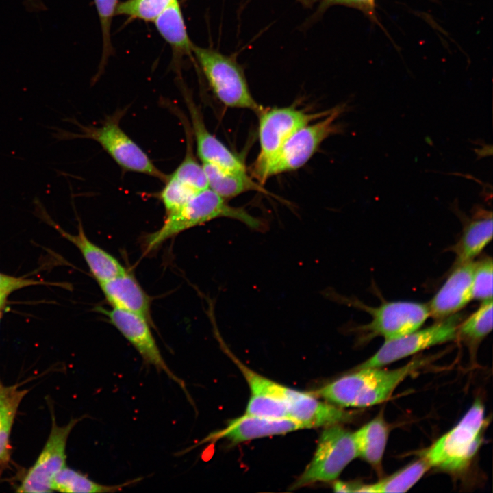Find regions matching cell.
Returning <instances> with one entry per match:
<instances>
[{"mask_svg": "<svg viewBox=\"0 0 493 493\" xmlns=\"http://www.w3.org/2000/svg\"><path fill=\"white\" fill-rule=\"evenodd\" d=\"M425 362L422 358H416L395 369L357 368L355 372L344 375L312 394L339 407L361 408L373 406L388 400L400 383Z\"/></svg>", "mask_w": 493, "mask_h": 493, "instance_id": "cell-1", "label": "cell"}, {"mask_svg": "<svg viewBox=\"0 0 493 493\" xmlns=\"http://www.w3.org/2000/svg\"><path fill=\"white\" fill-rule=\"evenodd\" d=\"M220 218L236 220L253 230L265 227L262 219L244 208L230 205L226 199L207 188L196 193L178 210L166 214L160 229L144 237L145 251L149 253L186 230Z\"/></svg>", "mask_w": 493, "mask_h": 493, "instance_id": "cell-2", "label": "cell"}, {"mask_svg": "<svg viewBox=\"0 0 493 493\" xmlns=\"http://www.w3.org/2000/svg\"><path fill=\"white\" fill-rule=\"evenodd\" d=\"M484 424V407L476 400L461 420L437 440L422 457L431 467L454 473L464 470L481 444Z\"/></svg>", "mask_w": 493, "mask_h": 493, "instance_id": "cell-3", "label": "cell"}, {"mask_svg": "<svg viewBox=\"0 0 493 493\" xmlns=\"http://www.w3.org/2000/svg\"><path fill=\"white\" fill-rule=\"evenodd\" d=\"M77 125L82 134L71 133L56 127L51 129L58 141L85 138L97 141L123 169L145 174L165 181L168 175L152 162L145 152L130 138L118 125L115 118H110L101 127L84 126L77 121L66 119Z\"/></svg>", "mask_w": 493, "mask_h": 493, "instance_id": "cell-4", "label": "cell"}, {"mask_svg": "<svg viewBox=\"0 0 493 493\" xmlns=\"http://www.w3.org/2000/svg\"><path fill=\"white\" fill-rule=\"evenodd\" d=\"M192 52L214 94L223 105L257 114L264 108L252 96L244 71L235 59L194 44Z\"/></svg>", "mask_w": 493, "mask_h": 493, "instance_id": "cell-5", "label": "cell"}, {"mask_svg": "<svg viewBox=\"0 0 493 493\" xmlns=\"http://www.w3.org/2000/svg\"><path fill=\"white\" fill-rule=\"evenodd\" d=\"M332 109L307 112L296 108H263L259 116L260 152L252 168V177L259 180L270 161L297 130L327 115Z\"/></svg>", "mask_w": 493, "mask_h": 493, "instance_id": "cell-6", "label": "cell"}, {"mask_svg": "<svg viewBox=\"0 0 493 493\" xmlns=\"http://www.w3.org/2000/svg\"><path fill=\"white\" fill-rule=\"evenodd\" d=\"M344 110L343 105L336 106L325 116L297 130L266 166L259 183L263 184L273 176L303 166L326 138L340 131L336 121Z\"/></svg>", "mask_w": 493, "mask_h": 493, "instance_id": "cell-7", "label": "cell"}, {"mask_svg": "<svg viewBox=\"0 0 493 493\" xmlns=\"http://www.w3.org/2000/svg\"><path fill=\"white\" fill-rule=\"evenodd\" d=\"M357 457L353 433L333 425L319 437L314 456L292 488H302L316 482L333 481L345 467Z\"/></svg>", "mask_w": 493, "mask_h": 493, "instance_id": "cell-8", "label": "cell"}, {"mask_svg": "<svg viewBox=\"0 0 493 493\" xmlns=\"http://www.w3.org/2000/svg\"><path fill=\"white\" fill-rule=\"evenodd\" d=\"M357 306L371 316L368 323L357 327L364 340L377 336L385 340L401 337L420 329L430 316L427 304L413 301H388L376 307Z\"/></svg>", "mask_w": 493, "mask_h": 493, "instance_id": "cell-9", "label": "cell"}, {"mask_svg": "<svg viewBox=\"0 0 493 493\" xmlns=\"http://www.w3.org/2000/svg\"><path fill=\"white\" fill-rule=\"evenodd\" d=\"M459 318L455 314L424 329L385 340L382 346L357 368L383 367L431 346L457 338Z\"/></svg>", "mask_w": 493, "mask_h": 493, "instance_id": "cell-10", "label": "cell"}, {"mask_svg": "<svg viewBox=\"0 0 493 493\" xmlns=\"http://www.w3.org/2000/svg\"><path fill=\"white\" fill-rule=\"evenodd\" d=\"M81 418L72 419L58 426L52 415L49 438L33 466L24 475L16 492L44 493L53 492L52 481L56 474L66 466V448L68 435Z\"/></svg>", "mask_w": 493, "mask_h": 493, "instance_id": "cell-11", "label": "cell"}, {"mask_svg": "<svg viewBox=\"0 0 493 493\" xmlns=\"http://www.w3.org/2000/svg\"><path fill=\"white\" fill-rule=\"evenodd\" d=\"M110 323L131 344L144 362L164 372L188 394L184 382L170 369L164 359L149 327V322L138 314L112 307L110 309L98 307Z\"/></svg>", "mask_w": 493, "mask_h": 493, "instance_id": "cell-12", "label": "cell"}, {"mask_svg": "<svg viewBox=\"0 0 493 493\" xmlns=\"http://www.w3.org/2000/svg\"><path fill=\"white\" fill-rule=\"evenodd\" d=\"M475 262L455 265L444 283L427 303L430 316L442 320L464 308L472 298V280Z\"/></svg>", "mask_w": 493, "mask_h": 493, "instance_id": "cell-13", "label": "cell"}, {"mask_svg": "<svg viewBox=\"0 0 493 493\" xmlns=\"http://www.w3.org/2000/svg\"><path fill=\"white\" fill-rule=\"evenodd\" d=\"M303 429L288 418H268L244 414L229 422L223 429L211 433L201 442L225 438L238 444L267 436L285 434Z\"/></svg>", "mask_w": 493, "mask_h": 493, "instance_id": "cell-14", "label": "cell"}, {"mask_svg": "<svg viewBox=\"0 0 493 493\" xmlns=\"http://www.w3.org/2000/svg\"><path fill=\"white\" fill-rule=\"evenodd\" d=\"M185 99L197 154L202 163L212 164L225 170H246L242 160L208 131L203 115L193 101L187 96H185Z\"/></svg>", "mask_w": 493, "mask_h": 493, "instance_id": "cell-15", "label": "cell"}, {"mask_svg": "<svg viewBox=\"0 0 493 493\" xmlns=\"http://www.w3.org/2000/svg\"><path fill=\"white\" fill-rule=\"evenodd\" d=\"M99 285L112 307L138 314L151 323V298L133 274L127 272Z\"/></svg>", "mask_w": 493, "mask_h": 493, "instance_id": "cell-16", "label": "cell"}, {"mask_svg": "<svg viewBox=\"0 0 493 493\" xmlns=\"http://www.w3.org/2000/svg\"><path fill=\"white\" fill-rule=\"evenodd\" d=\"M44 218L79 250L99 284L127 272L116 258L88 239L80 222L77 233L72 234L64 231L49 217Z\"/></svg>", "mask_w": 493, "mask_h": 493, "instance_id": "cell-17", "label": "cell"}, {"mask_svg": "<svg viewBox=\"0 0 493 493\" xmlns=\"http://www.w3.org/2000/svg\"><path fill=\"white\" fill-rule=\"evenodd\" d=\"M478 210L475 218L465 224L459 240L453 246L455 265L473 260L492 238V212Z\"/></svg>", "mask_w": 493, "mask_h": 493, "instance_id": "cell-18", "label": "cell"}, {"mask_svg": "<svg viewBox=\"0 0 493 493\" xmlns=\"http://www.w3.org/2000/svg\"><path fill=\"white\" fill-rule=\"evenodd\" d=\"M431 468L422 457L392 475L368 485L340 482L341 492H405L415 485Z\"/></svg>", "mask_w": 493, "mask_h": 493, "instance_id": "cell-19", "label": "cell"}, {"mask_svg": "<svg viewBox=\"0 0 493 493\" xmlns=\"http://www.w3.org/2000/svg\"><path fill=\"white\" fill-rule=\"evenodd\" d=\"M202 166L208 188L226 200L251 191L267 193L262 185L247 174L246 170H225L205 163H202Z\"/></svg>", "mask_w": 493, "mask_h": 493, "instance_id": "cell-20", "label": "cell"}, {"mask_svg": "<svg viewBox=\"0 0 493 493\" xmlns=\"http://www.w3.org/2000/svg\"><path fill=\"white\" fill-rule=\"evenodd\" d=\"M388 435L389 429L382 416H377L353 432L357 457L379 468L381 465Z\"/></svg>", "mask_w": 493, "mask_h": 493, "instance_id": "cell-21", "label": "cell"}, {"mask_svg": "<svg viewBox=\"0 0 493 493\" xmlns=\"http://www.w3.org/2000/svg\"><path fill=\"white\" fill-rule=\"evenodd\" d=\"M156 29L176 52L190 55L192 42L186 27L178 0H174L153 21Z\"/></svg>", "mask_w": 493, "mask_h": 493, "instance_id": "cell-22", "label": "cell"}, {"mask_svg": "<svg viewBox=\"0 0 493 493\" xmlns=\"http://www.w3.org/2000/svg\"><path fill=\"white\" fill-rule=\"evenodd\" d=\"M140 479H136L121 485H102L90 479L79 471L64 466L54 477L51 486L53 491L66 493L114 492Z\"/></svg>", "mask_w": 493, "mask_h": 493, "instance_id": "cell-23", "label": "cell"}, {"mask_svg": "<svg viewBox=\"0 0 493 493\" xmlns=\"http://www.w3.org/2000/svg\"><path fill=\"white\" fill-rule=\"evenodd\" d=\"M492 300L482 301L479 308L459 324L457 338L470 344H477L492 329Z\"/></svg>", "mask_w": 493, "mask_h": 493, "instance_id": "cell-24", "label": "cell"}, {"mask_svg": "<svg viewBox=\"0 0 493 493\" xmlns=\"http://www.w3.org/2000/svg\"><path fill=\"white\" fill-rule=\"evenodd\" d=\"M187 145L185 157L175 171L170 175L196 192L208 188L206 175L203 168L195 158L191 140L186 129Z\"/></svg>", "mask_w": 493, "mask_h": 493, "instance_id": "cell-25", "label": "cell"}, {"mask_svg": "<svg viewBox=\"0 0 493 493\" xmlns=\"http://www.w3.org/2000/svg\"><path fill=\"white\" fill-rule=\"evenodd\" d=\"M174 0H126L118 3L115 15L154 21Z\"/></svg>", "mask_w": 493, "mask_h": 493, "instance_id": "cell-26", "label": "cell"}, {"mask_svg": "<svg viewBox=\"0 0 493 493\" xmlns=\"http://www.w3.org/2000/svg\"><path fill=\"white\" fill-rule=\"evenodd\" d=\"M244 414L268 418H288L286 403L270 395L251 394Z\"/></svg>", "mask_w": 493, "mask_h": 493, "instance_id": "cell-27", "label": "cell"}, {"mask_svg": "<svg viewBox=\"0 0 493 493\" xmlns=\"http://www.w3.org/2000/svg\"><path fill=\"white\" fill-rule=\"evenodd\" d=\"M492 264L490 257L475 262L472 280V299L492 300Z\"/></svg>", "mask_w": 493, "mask_h": 493, "instance_id": "cell-28", "label": "cell"}, {"mask_svg": "<svg viewBox=\"0 0 493 493\" xmlns=\"http://www.w3.org/2000/svg\"><path fill=\"white\" fill-rule=\"evenodd\" d=\"M164 183V187L159 197L164 205L166 214L180 208L198 192L170 175H168Z\"/></svg>", "mask_w": 493, "mask_h": 493, "instance_id": "cell-29", "label": "cell"}, {"mask_svg": "<svg viewBox=\"0 0 493 493\" xmlns=\"http://www.w3.org/2000/svg\"><path fill=\"white\" fill-rule=\"evenodd\" d=\"M94 1L100 21L103 38V52L99 71L101 72L113 51L110 29L118 0H94Z\"/></svg>", "mask_w": 493, "mask_h": 493, "instance_id": "cell-30", "label": "cell"}, {"mask_svg": "<svg viewBox=\"0 0 493 493\" xmlns=\"http://www.w3.org/2000/svg\"><path fill=\"white\" fill-rule=\"evenodd\" d=\"M27 391L18 396L10 404L0 426V466L8 462L10 457V437L18 407Z\"/></svg>", "mask_w": 493, "mask_h": 493, "instance_id": "cell-31", "label": "cell"}, {"mask_svg": "<svg viewBox=\"0 0 493 493\" xmlns=\"http://www.w3.org/2000/svg\"><path fill=\"white\" fill-rule=\"evenodd\" d=\"M345 5L363 12L372 21H376L375 0H322L318 12H323L331 5Z\"/></svg>", "mask_w": 493, "mask_h": 493, "instance_id": "cell-32", "label": "cell"}, {"mask_svg": "<svg viewBox=\"0 0 493 493\" xmlns=\"http://www.w3.org/2000/svg\"><path fill=\"white\" fill-rule=\"evenodd\" d=\"M40 283L31 279L14 277L0 273V292L12 293L19 289Z\"/></svg>", "mask_w": 493, "mask_h": 493, "instance_id": "cell-33", "label": "cell"}, {"mask_svg": "<svg viewBox=\"0 0 493 493\" xmlns=\"http://www.w3.org/2000/svg\"><path fill=\"white\" fill-rule=\"evenodd\" d=\"M16 390L17 388L15 386L5 387L0 383V407L9 402Z\"/></svg>", "mask_w": 493, "mask_h": 493, "instance_id": "cell-34", "label": "cell"}, {"mask_svg": "<svg viewBox=\"0 0 493 493\" xmlns=\"http://www.w3.org/2000/svg\"><path fill=\"white\" fill-rule=\"evenodd\" d=\"M25 391H26V390H18L17 389V390L16 391V392L14 393V394L13 395V396L11 398V399L9 401V402H8L6 405H5L4 406L0 407V426H1V425L2 424L3 421V419H4L5 416V414H6V413H7V411H8V408H9V406H10V404L12 403V402L18 396H19L20 394H21L22 393H23V392H25Z\"/></svg>", "mask_w": 493, "mask_h": 493, "instance_id": "cell-35", "label": "cell"}, {"mask_svg": "<svg viewBox=\"0 0 493 493\" xmlns=\"http://www.w3.org/2000/svg\"><path fill=\"white\" fill-rule=\"evenodd\" d=\"M9 294L7 292H0V307H5Z\"/></svg>", "mask_w": 493, "mask_h": 493, "instance_id": "cell-36", "label": "cell"}, {"mask_svg": "<svg viewBox=\"0 0 493 493\" xmlns=\"http://www.w3.org/2000/svg\"><path fill=\"white\" fill-rule=\"evenodd\" d=\"M297 1L305 6L311 5L313 3L312 0H297Z\"/></svg>", "mask_w": 493, "mask_h": 493, "instance_id": "cell-37", "label": "cell"}, {"mask_svg": "<svg viewBox=\"0 0 493 493\" xmlns=\"http://www.w3.org/2000/svg\"><path fill=\"white\" fill-rule=\"evenodd\" d=\"M28 5H31L32 7L39 8V5L35 4V3L37 2V0H26Z\"/></svg>", "mask_w": 493, "mask_h": 493, "instance_id": "cell-38", "label": "cell"}, {"mask_svg": "<svg viewBox=\"0 0 493 493\" xmlns=\"http://www.w3.org/2000/svg\"><path fill=\"white\" fill-rule=\"evenodd\" d=\"M3 308H4V307H0V320H1V318L2 312H3Z\"/></svg>", "mask_w": 493, "mask_h": 493, "instance_id": "cell-39", "label": "cell"}]
</instances>
